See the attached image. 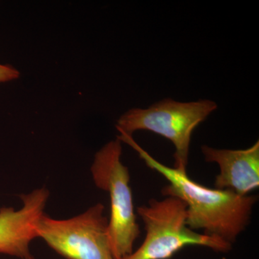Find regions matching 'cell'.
<instances>
[{
    "label": "cell",
    "mask_w": 259,
    "mask_h": 259,
    "mask_svg": "<svg viewBox=\"0 0 259 259\" xmlns=\"http://www.w3.org/2000/svg\"><path fill=\"white\" fill-rule=\"evenodd\" d=\"M117 139L139 153L146 166L164 177L169 185L163 187L166 197L182 199L187 205V225L202 230L204 234L218 237L233 245L250 222L255 196H241L229 190L210 189L199 185L187 172L165 166L141 148L132 136L120 133Z\"/></svg>",
    "instance_id": "1"
},
{
    "label": "cell",
    "mask_w": 259,
    "mask_h": 259,
    "mask_svg": "<svg viewBox=\"0 0 259 259\" xmlns=\"http://www.w3.org/2000/svg\"><path fill=\"white\" fill-rule=\"evenodd\" d=\"M144 221L146 237L136 251L122 259H168L186 246L206 247L227 253L232 244L218 237L200 234L187 225V205L175 197L157 200L138 207Z\"/></svg>",
    "instance_id": "2"
},
{
    "label": "cell",
    "mask_w": 259,
    "mask_h": 259,
    "mask_svg": "<svg viewBox=\"0 0 259 259\" xmlns=\"http://www.w3.org/2000/svg\"><path fill=\"white\" fill-rule=\"evenodd\" d=\"M217 108L212 100L182 102L165 99L146 109H131L120 116L116 127L130 136L148 131L169 140L175 148L174 168L187 172L192 133Z\"/></svg>",
    "instance_id": "3"
},
{
    "label": "cell",
    "mask_w": 259,
    "mask_h": 259,
    "mask_svg": "<svg viewBox=\"0 0 259 259\" xmlns=\"http://www.w3.org/2000/svg\"><path fill=\"white\" fill-rule=\"evenodd\" d=\"M121 143L118 139L107 143L95 154L91 168L95 185L110 195L109 238L115 259L131 254L135 241L140 235L130 187L128 168L120 160Z\"/></svg>",
    "instance_id": "4"
},
{
    "label": "cell",
    "mask_w": 259,
    "mask_h": 259,
    "mask_svg": "<svg viewBox=\"0 0 259 259\" xmlns=\"http://www.w3.org/2000/svg\"><path fill=\"white\" fill-rule=\"evenodd\" d=\"M104 210L98 203L67 220L53 219L44 213L37 223V237L68 259H115Z\"/></svg>",
    "instance_id": "5"
},
{
    "label": "cell",
    "mask_w": 259,
    "mask_h": 259,
    "mask_svg": "<svg viewBox=\"0 0 259 259\" xmlns=\"http://www.w3.org/2000/svg\"><path fill=\"white\" fill-rule=\"evenodd\" d=\"M23 207L0 209V253L21 259H34L30 242L37 238V223L44 214L49 197L45 187L20 196Z\"/></svg>",
    "instance_id": "6"
},
{
    "label": "cell",
    "mask_w": 259,
    "mask_h": 259,
    "mask_svg": "<svg viewBox=\"0 0 259 259\" xmlns=\"http://www.w3.org/2000/svg\"><path fill=\"white\" fill-rule=\"evenodd\" d=\"M207 162L218 163L220 174L214 181L218 190H229L247 196L259 186V142L243 150L218 149L202 146Z\"/></svg>",
    "instance_id": "7"
},
{
    "label": "cell",
    "mask_w": 259,
    "mask_h": 259,
    "mask_svg": "<svg viewBox=\"0 0 259 259\" xmlns=\"http://www.w3.org/2000/svg\"><path fill=\"white\" fill-rule=\"evenodd\" d=\"M20 76V72L13 66L0 64V82L16 79Z\"/></svg>",
    "instance_id": "8"
}]
</instances>
